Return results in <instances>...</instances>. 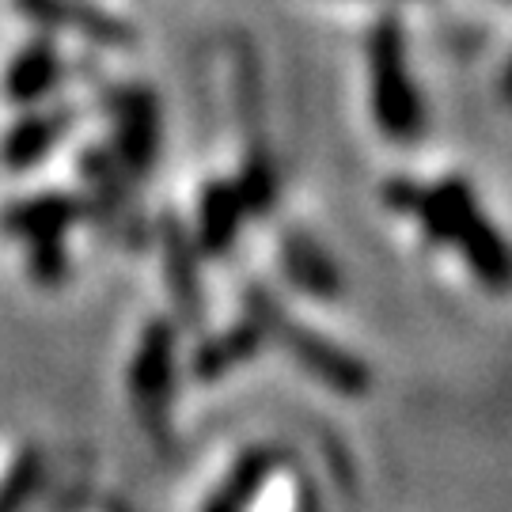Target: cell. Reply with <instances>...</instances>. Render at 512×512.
<instances>
[{
	"instance_id": "1",
	"label": "cell",
	"mask_w": 512,
	"mask_h": 512,
	"mask_svg": "<svg viewBox=\"0 0 512 512\" xmlns=\"http://www.w3.org/2000/svg\"><path fill=\"white\" fill-rule=\"evenodd\" d=\"M243 315L258 323L262 338L274 342L277 349L289 353V361L300 365L311 380L342 395V399H365L368 387H372V368L346 349L342 342H334L327 334H319L315 327H308L304 319H296L293 311L281 304V296L266 285L251 281L243 289Z\"/></svg>"
},
{
	"instance_id": "2",
	"label": "cell",
	"mask_w": 512,
	"mask_h": 512,
	"mask_svg": "<svg viewBox=\"0 0 512 512\" xmlns=\"http://www.w3.org/2000/svg\"><path fill=\"white\" fill-rule=\"evenodd\" d=\"M368 76H372V114L384 137L410 145L425 129V103H421L410 61H406V35L395 16H384L368 35Z\"/></svg>"
},
{
	"instance_id": "3",
	"label": "cell",
	"mask_w": 512,
	"mask_h": 512,
	"mask_svg": "<svg viewBox=\"0 0 512 512\" xmlns=\"http://www.w3.org/2000/svg\"><path fill=\"white\" fill-rule=\"evenodd\" d=\"M175 384H179V323L156 315L145 323L129 361V403L141 429L160 444H171Z\"/></svg>"
},
{
	"instance_id": "4",
	"label": "cell",
	"mask_w": 512,
	"mask_h": 512,
	"mask_svg": "<svg viewBox=\"0 0 512 512\" xmlns=\"http://www.w3.org/2000/svg\"><path fill=\"white\" fill-rule=\"evenodd\" d=\"M80 179L88 186V220H95L107 239H114L118 247L126 251H145L152 228L148 217L133 202V190H129V171L118 164V156L110 152V145H88L80 152Z\"/></svg>"
},
{
	"instance_id": "5",
	"label": "cell",
	"mask_w": 512,
	"mask_h": 512,
	"mask_svg": "<svg viewBox=\"0 0 512 512\" xmlns=\"http://www.w3.org/2000/svg\"><path fill=\"white\" fill-rule=\"evenodd\" d=\"M156 243H160V262H164V285L171 296V319L179 330L205 327V277H202V251L194 243V232L175 209H164L156 217Z\"/></svg>"
},
{
	"instance_id": "6",
	"label": "cell",
	"mask_w": 512,
	"mask_h": 512,
	"mask_svg": "<svg viewBox=\"0 0 512 512\" xmlns=\"http://www.w3.org/2000/svg\"><path fill=\"white\" fill-rule=\"evenodd\" d=\"M114 145L110 152L129 171V179H148L160 164V103L141 84H126L107 95Z\"/></svg>"
},
{
	"instance_id": "7",
	"label": "cell",
	"mask_w": 512,
	"mask_h": 512,
	"mask_svg": "<svg viewBox=\"0 0 512 512\" xmlns=\"http://www.w3.org/2000/svg\"><path fill=\"white\" fill-rule=\"evenodd\" d=\"M16 8L23 16L38 23V27H50V31H65L76 35L92 46L114 50V46H129L133 42V27L122 16L107 12L103 4L95 0H16Z\"/></svg>"
},
{
	"instance_id": "8",
	"label": "cell",
	"mask_w": 512,
	"mask_h": 512,
	"mask_svg": "<svg viewBox=\"0 0 512 512\" xmlns=\"http://www.w3.org/2000/svg\"><path fill=\"white\" fill-rule=\"evenodd\" d=\"M80 220H88L84 198L65 194V190H46V194L8 205L0 217V228H4V236L35 243V239H69V232Z\"/></svg>"
},
{
	"instance_id": "9",
	"label": "cell",
	"mask_w": 512,
	"mask_h": 512,
	"mask_svg": "<svg viewBox=\"0 0 512 512\" xmlns=\"http://www.w3.org/2000/svg\"><path fill=\"white\" fill-rule=\"evenodd\" d=\"M281 274L296 293L311 300H338L342 296V270L330 258V251L304 228H285L281 232Z\"/></svg>"
},
{
	"instance_id": "10",
	"label": "cell",
	"mask_w": 512,
	"mask_h": 512,
	"mask_svg": "<svg viewBox=\"0 0 512 512\" xmlns=\"http://www.w3.org/2000/svg\"><path fill=\"white\" fill-rule=\"evenodd\" d=\"M285 467L281 448L270 444H255L228 467V475L220 478V486L205 497L202 512H251L258 505V497L266 494V486L277 478V471Z\"/></svg>"
},
{
	"instance_id": "11",
	"label": "cell",
	"mask_w": 512,
	"mask_h": 512,
	"mask_svg": "<svg viewBox=\"0 0 512 512\" xmlns=\"http://www.w3.org/2000/svg\"><path fill=\"white\" fill-rule=\"evenodd\" d=\"M243 220H247V209H243L236 183H228V179L205 183L198 194V224H194L198 251L209 258H228L239 243Z\"/></svg>"
},
{
	"instance_id": "12",
	"label": "cell",
	"mask_w": 512,
	"mask_h": 512,
	"mask_svg": "<svg viewBox=\"0 0 512 512\" xmlns=\"http://www.w3.org/2000/svg\"><path fill=\"white\" fill-rule=\"evenodd\" d=\"M262 349H266L262 330L243 315L232 327H224L220 334H209V338L198 342L194 357H190V372H194V380L213 384V380H224L228 372H236L239 365H251Z\"/></svg>"
},
{
	"instance_id": "13",
	"label": "cell",
	"mask_w": 512,
	"mask_h": 512,
	"mask_svg": "<svg viewBox=\"0 0 512 512\" xmlns=\"http://www.w3.org/2000/svg\"><path fill=\"white\" fill-rule=\"evenodd\" d=\"M478 213V202H475V190L467 179H440L437 186H425L418 198V209H414V217L421 220V228H425V236L433 239L437 247H452L456 236L463 232V224Z\"/></svg>"
},
{
	"instance_id": "14",
	"label": "cell",
	"mask_w": 512,
	"mask_h": 512,
	"mask_svg": "<svg viewBox=\"0 0 512 512\" xmlns=\"http://www.w3.org/2000/svg\"><path fill=\"white\" fill-rule=\"evenodd\" d=\"M69 126H73V110L69 107L23 114L16 126L8 129V137H4V148H0L4 164L12 167V171H27V167L42 164L54 152L57 141L69 133Z\"/></svg>"
},
{
	"instance_id": "15",
	"label": "cell",
	"mask_w": 512,
	"mask_h": 512,
	"mask_svg": "<svg viewBox=\"0 0 512 512\" xmlns=\"http://www.w3.org/2000/svg\"><path fill=\"white\" fill-rule=\"evenodd\" d=\"M456 247L463 251V262H467V270L475 274V281L482 289L505 293L512 258H509V243L494 228V220L486 217V213H475L456 236Z\"/></svg>"
},
{
	"instance_id": "16",
	"label": "cell",
	"mask_w": 512,
	"mask_h": 512,
	"mask_svg": "<svg viewBox=\"0 0 512 512\" xmlns=\"http://www.w3.org/2000/svg\"><path fill=\"white\" fill-rule=\"evenodd\" d=\"M57 76H61V54H57V46L46 42V38H35V42H27L12 57V65L4 73V88H8L12 103L31 107V103H38V99H46V95L54 92Z\"/></svg>"
},
{
	"instance_id": "17",
	"label": "cell",
	"mask_w": 512,
	"mask_h": 512,
	"mask_svg": "<svg viewBox=\"0 0 512 512\" xmlns=\"http://www.w3.org/2000/svg\"><path fill=\"white\" fill-rule=\"evenodd\" d=\"M232 95H236L239 126L251 137H262V118H266V76H262V57L247 35L232 38Z\"/></svg>"
},
{
	"instance_id": "18",
	"label": "cell",
	"mask_w": 512,
	"mask_h": 512,
	"mask_svg": "<svg viewBox=\"0 0 512 512\" xmlns=\"http://www.w3.org/2000/svg\"><path fill=\"white\" fill-rule=\"evenodd\" d=\"M236 190H239V198H243L247 217H270V213H274L277 167H274V156H270V145H266L262 137H251V145H247Z\"/></svg>"
},
{
	"instance_id": "19",
	"label": "cell",
	"mask_w": 512,
	"mask_h": 512,
	"mask_svg": "<svg viewBox=\"0 0 512 512\" xmlns=\"http://www.w3.org/2000/svg\"><path fill=\"white\" fill-rule=\"evenodd\" d=\"M46 452L38 444H23L16 452V459L8 463V471L0 478V505H8L12 512H23L46 486Z\"/></svg>"
},
{
	"instance_id": "20",
	"label": "cell",
	"mask_w": 512,
	"mask_h": 512,
	"mask_svg": "<svg viewBox=\"0 0 512 512\" xmlns=\"http://www.w3.org/2000/svg\"><path fill=\"white\" fill-rule=\"evenodd\" d=\"M27 270L46 289L61 285L69 277V247H65V239H35V243H27Z\"/></svg>"
},
{
	"instance_id": "21",
	"label": "cell",
	"mask_w": 512,
	"mask_h": 512,
	"mask_svg": "<svg viewBox=\"0 0 512 512\" xmlns=\"http://www.w3.org/2000/svg\"><path fill=\"white\" fill-rule=\"evenodd\" d=\"M421 190H425V186L414 183V179H403V175H399V179H391V183L384 186L387 209H395V213H414V209H418Z\"/></svg>"
},
{
	"instance_id": "22",
	"label": "cell",
	"mask_w": 512,
	"mask_h": 512,
	"mask_svg": "<svg viewBox=\"0 0 512 512\" xmlns=\"http://www.w3.org/2000/svg\"><path fill=\"white\" fill-rule=\"evenodd\" d=\"M103 512H133V509H129L126 501H110V505H107Z\"/></svg>"
},
{
	"instance_id": "23",
	"label": "cell",
	"mask_w": 512,
	"mask_h": 512,
	"mask_svg": "<svg viewBox=\"0 0 512 512\" xmlns=\"http://www.w3.org/2000/svg\"><path fill=\"white\" fill-rule=\"evenodd\" d=\"M0 512H12V509H8V505H0Z\"/></svg>"
}]
</instances>
